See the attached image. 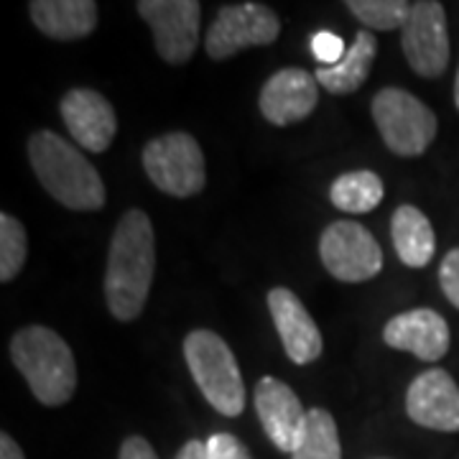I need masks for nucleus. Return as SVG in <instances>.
I'll return each mask as SVG.
<instances>
[{
  "label": "nucleus",
  "instance_id": "6ab92c4d",
  "mask_svg": "<svg viewBox=\"0 0 459 459\" xmlns=\"http://www.w3.org/2000/svg\"><path fill=\"white\" fill-rule=\"evenodd\" d=\"M377 56V41L373 31H358L352 47L347 49L344 59L334 66H319L316 82L322 84L332 95H350L358 92Z\"/></svg>",
  "mask_w": 459,
  "mask_h": 459
},
{
  "label": "nucleus",
  "instance_id": "dca6fc26",
  "mask_svg": "<svg viewBox=\"0 0 459 459\" xmlns=\"http://www.w3.org/2000/svg\"><path fill=\"white\" fill-rule=\"evenodd\" d=\"M383 340L398 352H411L424 362L442 360L449 352L452 334L442 314L434 309H411L395 314L383 329Z\"/></svg>",
  "mask_w": 459,
  "mask_h": 459
},
{
  "label": "nucleus",
  "instance_id": "2eb2a0df",
  "mask_svg": "<svg viewBox=\"0 0 459 459\" xmlns=\"http://www.w3.org/2000/svg\"><path fill=\"white\" fill-rule=\"evenodd\" d=\"M268 309L273 316V325L279 329L289 360L294 365H309L322 355V350H325L322 332L312 319V314L307 312L304 301L291 289H283V286L271 289Z\"/></svg>",
  "mask_w": 459,
  "mask_h": 459
},
{
  "label": "nucleus",
  "instance_id": "aec40b11",
  "mask_svg": "<svg viewBox=\"0 0 459 459\" xmlns=\"http://www.w3.org/2000/svg\"><path fill=\"white\" fill-rule=\"evenodd\" d=\"M385 186L383 179L377 177L376 171H347L342 177L332 181L329 189V199L337 210L350 214H365L373 212L377 204L383 202Z\"/></svg>",
  "mask_w": 459,
  "mask_h": 459
},
{
  "label": "nucleus",
  "instance_id": "4be33fe9",
  "mask_svg": "<svg viewBox=\"0 0 459 459\" xmlns=\"http://www.w3.org/2000/svg\"><path fill=\"white\" fill-rule=\"evenodd\" d=\"M347 11L373 31H401L411 13L406 0H347Z\"/></svg>",
  "mask_w": 459,
  "mask_h": 459
},
{
  "label": "nucleus",
  "instance_id": "5701e85b",
  "mask_svg": "<svg viewBox=\"0 0 459 459\" xmlns=\"http://www.w3.org/2000/svg\"><path fill=\"white\" fill-rule=\"evenodd\" d=\"M29 255L26 228L13 214H0V281H13L23 271Z\"/></svg>",
  "mask_w": 459,
  "mask_h": 459
},
{
  "label": "nucleus",
  "instance_id": "4468645a",
  "mask_svg": "<svg viewBox=\"0 0 459 459\" xmlns=\"http://www.w3.org/2000/svg\"><path fill=\"white\" fill-rule=\"evenodd\" d=\"M62 120L72 138L92 153H105L117 133L113 105L95 90H69L62 102Z\"/></svg>",
  "mask_w": 459,
  "mask_h": 459
},
{
  "label": "nucleus",
  "instance_id": "393cba45",
  "mask_svg": "<svg viewBox=\"0 0 459 459\" xmlns=\"http://www.w3.org/2000/svg\"><path fill=\"white\" fill-rule=\"evenodd\" d=\"M207 459H250V452L238 437L220 431L207 439Z\"/></svg>",
  "mask_w": 459,
  "mask_h": 459
},
{
  "label": "nucleus",
  "instance_id": "a211bd4d",
  "mask_svg": "<svg viewBox=\"0 0 459 459\" xmlns=\"http://www.w3.org/2000/svg\"><path fill=\"white\" fill-rule=\"evenodd\" d=\"M391 238L401 263L409 268H424L434 258L437 235L429 217L413 204H401L391 217Z\"/></svg>",
  "mask_w": 459,
  "mask_h": 459
},
{
  "label": "nucleus",
  "instance_id": "a878e982",
  "mask_svg": "<svg viewBox=\"0 0 459 459\" xmlns=\"http://www.w3.org/2000/svg\"><path fill=\"white\" fill-rule=\"evenodd\" d=\"M439 286H442L444 296L449 299V304L459 309V247L444 255L442 265H439Z\"/></svg>",
  "mask_w": 459,
  "mask_h": 459
},
{
  "label": "nucleus",
  "instance_id": "423d86ee",
  "mask_svg": "<svg viewBox=\"0 0 459 459\" xmlns=\"http://www.w3.org/2000/svg\"><path fill=\"white\" fill-rule=\"evenodd\" d=\"M143 169L153 186L169 197H195L207 184L204 153L195 135L164 133L143 148Z\"/></svg>",
  "mask_w": 459,
  "mask_h": 459
},
{
  "label": "nucleus",
  "instance_id": "9d476101",
  "mask_svg": "<svg viewBox=\"0 0 459 459\" xmlns=\"http://www.w3.org/2000/svg\"><path fill=\"white\" fill-rule=\"evenodd\" d=\"M135 11L151 26L159 56L169 65H184L192 59L199 41L197 0H141Z\"/></svg>",
  "mask_w": 459,
  "mask_h": 459
},
{
  "label": "nucleus",
  "instance_id": "0eeeda50",
  "mask_svg": "<svg viewBox=\"0 0 459 459\" xmlns=\"http://www.w3.org/2000/svg\"><path fill=\"white\" fill-rule=\"evenodd\" d=\"M279 33V16L265 3H232L220 8L204 39V51L210 59L222 62L247 47L273 44Z\"/></svg>",
  "mask_w": 459,
  "mask_h": 459
},
{
  "label": "nucleus",
  "instance_id": "9b49d317",
  "mask_svg": "<svg viewBox=\"0 0 459 459\" xmlns=\"http://www.w3.org/2000/svg\"><path fill=\"white\" fill-rule=\"evenodd\" d=\"M255 413L271 444L279 452L294 455L296 446L304 439L309 411H304L291 385H286L279 377H261L255 385Z\"/></svg>",
  "mask_w": 459,
  "mask_h": 459
},
{
  "label": "nucleus",
  "instance_id": "bb28decb",
  "mask_svg": "<svg viewBox=\"0 0 459 459\" xmlns=\"http://www.w3.org/2000/svg\"><path fill=\"white\" fill-rule=\"evenodd\" d=\"M117 459H159V455L153 452V446L143 437H128L120 444Z\"/></svg>",
  "mask_w": 459,
  "mask_h": 459
},
{
  "label": "nucleus",
  "instance_id": "b1692460",
  "mask_svg": "<svg viewBox=\"0 0 459 459\" xmlns=\"http://www.w3.org/2000/svg\"><path fill=\"white\" fill-rule=\"evenodd\" d=\"M312 54L322 66H334L342 62L347 49H344V41L340 36H334V33L329 31H319L312 39Z\"/></svg>",
  "mask_w": 459,
  "mask_h": 459
},
{
  "label": "nucleus",
  "instance_id": "f257e3e1",
  "mask_svg": "<svg viewBox=\"0 0 459 459\" xmlns=\"http://www.w3.org/2000/svg\"><path fill=\"white\" fill-rule=\"evenodd\" d=\"M156 273V235L143 210L120 217L108 250L105 304L120 322H133L146 309Z\"/></svg>",
  "mask_w": 459,
  "mask_h": 459
},
{
  "label": "nucleus",
  "instance_id": "ddd939ff",
  "mask_svg": "<svg viewBox=\"0 0 459 459\" xmlns=\"http://www.w3.org/2000/svg\"><path fill=\"white\" fill-rule=\"evenodd\" d=\"M316 84L319 82L312 72L299 69V66H286L276 72L263 84L261 98H258L263 117L279 128L294 126L299 120L309 117L319 102Z\"/></svg>",
  "mask_w": 459,
  "mask_h": 459
},
{
  "label": "nucleus",
  "instance_id": "7ed1b4c3",
  "mask_svg": "<svg viewBox=\"0 0 459 459\" xmlns=\"http://www.w3.org/2000/svg\"><path fill=\"white\" fill-rule=\"evenodd\" d=\"M11 360L44 406H65L77 391V362L72 347L54 329L31 325L11 340Z\"/></svg>",
  "mask_w": 459,
  "mask_h": 459
},
{
  "label": "nucleus",
  "instance_id": "20e7f679",
  "mask_svg": "<svg viewBox=\"0 0 459 459\" xmlns=\"http://www.w3.org/2000/svg\"><path fill=\"white\" fill-rule=\"evenodd\" d=\"M184 360L207 403L222 416L246 411V383L230 344L212 329H195L184 340Z\"/></svg>",
  "mask_w": 459,
  "mask_h": 459
},
{
  "label": "nucleus",
  "instance_id": "c756f323",
  "mask_svg": "<svg viewBox=\"0 0 459 459\" xmlns=\"http://www.w3.org/2000/svg\"><path fill=\"white\" fill-rule=\"evenodd\" d=\"M455 105H457V110H459V69H457V77H455Z\"/></svg>",
  "mask_w": 459,
  "mask_h": 459
},
{
  "label": "nucleus",
  "instance_id": "6e6552de",
  "mask_svg": "<svg viewBox=\"0 0 459 459\" xmlns=\"http://www.w3.org/2000/svg\"><path fill=\"white\" fill-rule=\"evenodd\" d=\"M319 255L329 276L344 283L376 279L383 268V247L376 235L355 220H337L325 228Z\"/></svg>",
  "mask_w": 459,
  "mask_h": 459
},
{
  "label": "nucleus",
  "instance_id": "f8f14e48",
  "mask_svg": "<svg viewBox=\"0 0 459 459\" xmlns=\"http://www.w3.org/2000/svg\"><path fill=\"white\" fill-rule=\"evenodd\" d=\"M406 413L413 424L455 434L459 431V385L442 368L413 377L406 394Z\"/></svg>",
  "mask_w": 459,
  "mask_h": 459
},
{
  "label": "nucleus",
  "instance_id": "cd10ccee",
  "mask_svg": "<svg viewBox=\"0 0 459 459\" xmlns=\"http://www.w3.org/2000/svg\"><path fill=\"white\" fill-rule=\"evenodd\" d=\"M177 459H207V442H199V439H189L179 449Z\"/></svg>",
  "mask_w": 459,
  "mask_h": 459
},
{
  "label": "nucleus",
  "instance_id": "412c9836",
  "mask_svg": "<svg viewBox=\"0 0 459 459\" xmlns=\"http://www.w3.org/2000/svg\"><path fill=\"white\" fill-rule=\"evenodd\" d=\"M294 459H342L337 421L327 409H312L307 416L304 439L291 455Z\"/></svg>",
  "mask_w": 459,
  "mask_h": 459
},
{
  "label": "nucleus",
  "instance_id": "f3484780",
  "mask_svg": "<svg viewBox=\"0 0 459 459\" xmlns=\"http://www.w3.org/2000/svg\"><path fill=\"white\" fill-rule=\"evenodd\" d=\"M29 13L36 29L54 41H77L98 26V3L92 0H33Z\"/></svg>",
  "mask_w": 459,
  "mask_h": 459
},
{
  "label": "nucleus",
  "instance_id": "1a4fd4ad",
  "mask_svg": "<svg viewBox=\"0 0 459 459\" xmlns=\"http://www.w3.org/2000/svg\"><path fill=\"white\" fill-rule=\"evenodd\" d=\"M401 44L409 66L419 77H442L449 66V26L446 11L437 0L411 3V13L401 29Z\"/></svg>",
  "mask_w": 459,
  "mask_h": 459
},
{
  "label": "nucleus",
  "instance_id": "c85d7f7f",
  "mask_svg": "<svg viewBox=\"0 0 459 459\" xmlns=\"http://www.w3.org/2000/svg\"><path fill=\"white\" fill-rule=\"evenodd\" d=\"M0 459H26L16 439H11V434H5V431L0 434Z\"/></svg>",
  "mask_w": 459,
  "mask_h": 459
},
{
  "label": "nucleus",
  "instance_id": "39448f33",
  "mask_svg": "<svg viewBox=\"0 0 459 459\" xmlns=\"http://www.w3.org/2000/svg\"><path fill=\"white\" fill-rule=\"evenodd\" d=\"M370 113L383 143L403 159L421 156L439 131L437 115L427 102L398 87L380 90L370 102Z\"/></svg>",
  "mask_w": 459,
  "mask_h": 459
},
{
  "label": "nucleus",
  "instance_id": "f03ea898",
  "mask_svg": "<svg viewBox=\"0 0 459 459\" xmlns=\"http://www.w3.org/2000/svg\"><path fill=\"white\" fill-rule=\"evenodd\" d=\"M29 161L47 195L65 204L66 210L98 212L105 207L108 195L98 169L59 133H33L29 141Z\"/></svg>",
  "mask_w": 459,
  "mask_h": 459
}]
</instances>
